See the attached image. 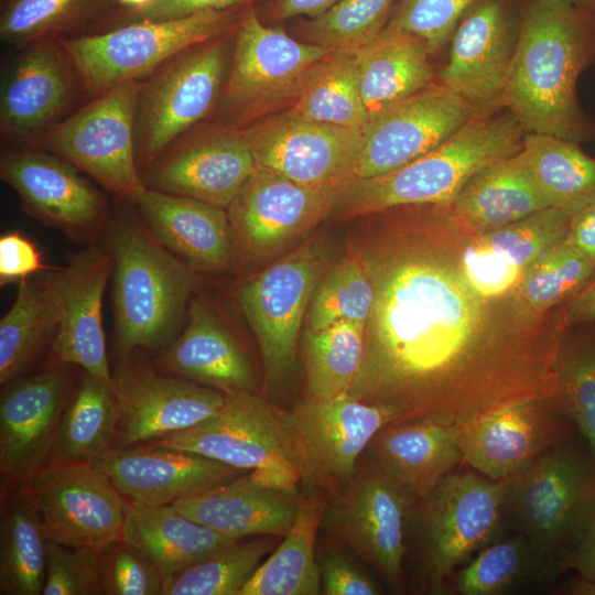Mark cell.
Listing matches in <instances>:
<instances>
[{"instance_id":"cell-1","label":"cell","mask_w":595,"mask_h":595,"mask_svg":"<svg viewBox=\"0 0 595 595\" xmlns=\"http://www.w3.org/2000/svg\"><path fill=\"white\" fill-rule=\"evenodd\" d=\"M368 217L349 246L375 289L350 394L396 421L431 416L458 426L511 402L553 398L570 326L564 303L534 317L517 293L477 294L459 266L462 230L443 205Z\"/></svg>"},{"instance_id":"cell-2","label":"cell","mask_w":595,"mask_h":595,"mask_svg":"<svg viewBox=\"0 0 595 595\" xmlns=\"http://www.w3.org/2000/svg\"><path fill=\"white\" fill-rule=\"evenodd\" d=\"M594 62V11L571 0H523L499 106L527 132L594 141L595 122L583 110L576 89L581 73Z\"/></svg>"},{"instance_id":"cell-3","label":"cell","mask_w":595,"mask_h":595,"mask_svg":"<svg viewBox=\"0 0 595 595\" xmlns=\"http://www.w3.org/2000/svg\"><path fill=\"white\" fill-rule=\"evenodd\" d=\"M526 133L505 108L477 110L461 129L415 160L333 188L329 216L360 218L401 206L447 205L483 169L518 153Z\"/></svg>"},{"instance_id":"cell-4","label":"cell","mask_w":595,"mask_h":595,"mask_svg":"<svg viewBox=\"0 0 595 595\" xmlns=\"http://www.w3.org/2000/svg\"><path fill=\"white\" fill-rule=\"evenodd\" d=\"M507 479L454 470L418 500L404 561L407 591L447 594L455 573L506 529Z\"/></svg>"},{"instance_id":"cell-5","label":"cell","mask_w":595,"mask_h":595,"mask_svg":"<svg viewBox=\"0 0 595 595\" xmlns=\"http://www.w3.org/2000/svg\"><path fill=\"white\" fill-rule=\"evenodd\" d=\"M109 251L117 353L122 358L137 348L162 346L191 301L195 271L136 219L116 224Z\"/></svg>"},{"instance_id":"cell-6","label":"cell","mask_w":595,"mask_h":595,"mask_svg":"<svg viewBox=\"0 0 595 595\" xmlns=\"http://www.w3.org/2000/svg\"><path fill=\"white\" fill-rule=\"evenodd\" d=\"M595 509V454L576 433L508 478L507 522L559 574Z\"/></svg>"},{"instance_id":"cell-7","label":"cell","mask_w":595,"mask_h":595,"mask_svg":"<svg viewBox=\"0 0 595 595\" xmlns=\"http://www.w3.org/2000/svg\"><path fill=\"white\" fill-rule=\"evenodd\" d=\"M244 8L170 20H140L98 32L57 37L90 98L118 85L142 80L180 52L232 32Z\"/></svg>"},{"instance_id":"cell-8","label":"cell","mask_w":595,"mask_h":595,"mask_svg":"<svg viewBox=\"0 0 595 595\" xmlns=\"http://www.w3.org/2000/svg\"><path fill=\"white\" fill-rule=\"evenodd\" d=\"M176 447L246 469L259 480L303 490L304 470L282 410L253 392L226 394L204 421L150 442Z\"/></svg>"},{"instance_id":"cell-9","label":"cell","mask_w":595,"mask_h":595,"mask_svg":"<svg viewBox=\"0 0 595 595\" xmlns=\"http://www.w3.org/2000/svg\"><path fill=\"white\" fill-rule=\"evenodd\" d=\"M416 502L365 452L350 480L327 496L320 531L348 545L391 593L403 594L409 526Z\"/></svg>"},{"instance_id":"cell-10","label":"cell","mask_w":595,"mask_h":595,"mask_svg":"<svg viewBox=\"0 0 595 595\" xmlns=\"http://www.w3.org/2000/svg\"><path fill=\"white\" fill-rule=\"evenodd\" d=\"M235 30L180 52L140 80L136 142L141 172L215 109L229 69Z\"/></svg>"},{"instance_id":"cell-11","label":"cell","mask_w":595,"mask_h":595,"mask_svg":"<svg viewBox=\"0 0 595 595\" xmlns=\"http://www.w3.org/2000/svg\"><path fill=\"white\" fill-rule=\"evenodd\" d=\"M139 82L90 97L33 143L88 174L117 197L137 204L148 187L138 164Z\"/></svg>"},{"instance_id":"cell-12","label":"cell","mask_w":595,"mask_h":595,"mask_svg":"<svg viewBox=\"0 0 595 595\" xmlns=\"http://www.w3.org/2000/svg\"><path fill=\"white\" fill-rule=\"evenodd\" d=\"M332 52L266 25L255 4L244 8L227 77L214 110L223 126L242 127L270 107L294 100L309 71Z\"/></svg>"},{"instance_id":"cell-13","label":"cell","mask_w":595,"mask_h":595,"mask_svg":"<svg viewBox=\"0 0 595 595\" xmlns=\"http://www.w3.org/2000/svg\"><path fill=\"white\" fill-rule=\"evenodd\" d=\"M322 270V255L310 241L237 290L238 302L259 347L269 394L283 390L291 380L302 322Z\"/></svg>"},{"instance_id":"cell-14","label":"cell","mask_w":595,"mask_h":595,"mask_svg":"<svg viewBox=\"0 0 595 595\" xmlns=\"http://www.w3.org/2000/svg\"><path fill=\"white\" fill-rule=\"evenodd\" d=\"M285 416L304 470L303 491L331 496L353 477L374 436L394 414L349 392L323 399L304 398Z\"/></svg>"},{"instance_id":"cell-15","label":"cell","mask_w":595,"mask_h":595,"mask_svg":"<svg viewBox=\"0 0 595 595\" xmlns=\"http://www.w3.org/2000/svg\"><path fill=\"white\" fill-rule=\"evenodd\" d=\"M47 540L100 551L122 538L125 496L94 464L48 465L22 487Z\"/></svg>"},{"instance_id":"cell-16","label":"cell","mask_w":595,"mask_h":595,"mask_svg":"<svg viewBox=\"0 0 595 595\" xmlns=\"http://www.w3.org/2000/svg\"><path fill=\"white\" fill-rule=\"evenodd\" d=\"M164 374L132 353L121 358L112 374L119 412L115 450L191 428L225 403L226 393L217 389Z\"/></svg>"},{"instance_id":"cell-17","label":"cell","mask_w":595,"mask_h":595,"mask_svg":"<svg viewBox=\"0 0 595 595\" xmlns=\"http://www.w3.org/2000/svg\"><path fill=\"white\" fill-rule=\"evenodd\" d=\"M88 97L57 36L20 46L3 76L0 131L6 145L33 143Z\"/></svg>"},{"instance_id":"cell-18","label":"cell","mask_w":595,"mask_h":595,"mask_svg":"<svg viewBox=\"0 0 595 595\" xmlns=\"http://www.w3.org/2000/svg\"><path fill=\"white\" fill-rule=\"evenodd\" d=\"M333 188L259 169L227 208L235 253L257 262L280 252L329 216Z\"/></svg>"},{"instance_id":"cell-19","label":"cell","mask_w":595,"mask_h":595,"mask_svg":"<svg viewBox=\"0 0 595 595\" xmlns=\"http://www.w3.org/2000/svg\"><path fill=\"white\" fill-rule=\"evenodd\" d=\"M477 110L441 83H432L392 104L369 119L348 181L385 174L428 153Z\"/></svg>"},{"instance_id":"cell-20","label":"cell","mask_w":595,"mask_h":595,"mask_svg":"<svg viewBox=\"0 0 595 595\" xmlns=\"http://www.w3.org/2000/svg\"><path fill=\"white\" fill-rule=\"evenodd\" d=\"M73 385L72 366L60 364L4 385L0 398L2 491L22 487L48 466Z\"/></svg>"},{"instance_id":"cell-21","label":"cell","mask_w":595,"mask_h":595,"mask_svg":"<svg viewBox=\"0 0 595 595\" xmlns=\"http://www.w3.org/2000/svg\"><path fill=\"white\" fill-rule=\"evenodd\" d=\"M241 131L257 167L318 188H335L347 182L364 143V129L311 121L288 112Z\"/></svg>"},{"instance_id":"cell-22","label":"cell","mask_w":595,"mask_h":595,"mask_svg":"<svg viewBox=\"0 0 595 595\" xmlns=\"http://www.w3.org/2000/svg\"><path fill=\"white\" fill-rule=\"evenodd\" d=\"M79 172L34 144L1 151V180L14 190L22 209L69 237L89 240L101 226L106 203Z\"/></svg>"},{"instance_id":"cell-23","label":"cell","mask_w":595,"mask_h":595,"mask_svg":"<svg viewBox=\"0 0 595 595\" xmlns=\"http://www.w3.org/2000/svg\"><path fill=\"white\" fill-rule=\"evenodd\" d=\"M255 170L241 129L221 125L182 134L141 173L150 190L227 209Z\"/></svg>"},{"instance_id":"cell-24","label":"cell","mask_w":595,"mask_h":595,"mask_svg":"<svg viewBox=\"0 0 595 595\" xmlns=\"http://www.w3.org/2000/svg\"><path fill=\"white\" fill-rule=\"evenodd\" d=\"M576 433L549 399L511 402L462 428L463 464L490 479H507Z\"/></svg>"},{"instance_id":"cell-25","label":"cell","mask_w":595,"mask_h":595,"mask_svg":"<svg viewBox=\"0 0 595 595\" xmlns=\"http://www.w3.org/2000/svg\"><path fill=\"white\" fill-rule=\"evenodd\" d=\"M112 268L110 251L90 245L73 255L66 266L43 273L60 315L51 344L52 364L78 366L110 385L101 310Z\"/></svg>"},{"instance_id":"cell-26","label":"cell","mask_w":595,"mask_h":595,"mask_svg":"<svg viewBox=\"0 0 595 595\" xmlns=\"http://www.w3.org/2000/svg\"><path fill=\"white\" fill-rule=\"evenodd\" d=\"M519 34L507 0H478L463 14L451 37L440 83L478 110L500 107Z\"/></svg>"},{"instance_id":"cell-27","label":"cell","mask_w":595,"mask_h":595,"mask_svg":"<svg viewBox=\"0 0 595 595\" xmlns=\"http://www.w3.org/2000/svg\"><path fill=\"white\" fill-rule=\"evenodd\" d=\"M574 213L548 207L477 236L463 232L458 257L467 282L487 300L513 295L526 271L567 237Z\"/></svg>"},{"instance_id":"cell-28","label":"cell","mask_w":595,"mask_h":595,"mask_svg":"<svg viewBox=\"0 0 595 595\" xmlns=\"http://www.w3.org/2000/svg\"><path fill=\"white\" fill-rule=\"evenodd\" d=\"M94 465L129 501L149 507L173 505L249 473L194 452L151 444L115 450Z\"/></svg>"},{"instance_id":"cell-29","label":"cell","mask_w":595,"mask_h":595,"mask_svg":"<svg viewBox=\"0 0 595 595\" xmlns=\"http://www.w3.org/2000/svg\"><path fill=\"white\" fill-rule=\"evenodd\" d=\"M154 366L226 394L257 393L259 379L249 354L203 295L191 299L184 332Z\"/></svg>"},{"instance_id":"cell-30","label":"cell","mask_w":595,"mask_h":595,"mask_svg":"<svg viewBox=\"0 0 595 595\" xmlns=\"http://www.w3.org/2000/svg\"><path fill=\"white\" fill-rule=\"evenodd\" d=\"M462 428L431 416L392 421L366 453L420 500L463 463Z\"/></svg>"},{"instance_id":"cell-31","label":"cell","mask_w":595,"mask_h":595,"mask_svg":"<svg viewBox=\"0 0 595 595\" xmlns=\"http://www.w3.org/2000/svg\"><path fill=\"white\" fill-rule=\"evenodd\" d=\"M303 490L273 486L251 472L173 506L231 539L271 536L283 538L291 529Z\"/></svg>"},{"instance_id":"cell-32","label":"cell","mask_w":595,"mask_h":595,"mask_svg":"<svg viewBox=\"0 0 595 595\" xmlns=\"http://www.w3.org/2000/svg\"><path fill=\"white\" fill-rule=\"evenodd\" d=\"M137 205L155 238L194 271L220 272L232 264L236 253L224 208L150 188Z\"/></svg>"},{"instance_id":"cell-33","label":"cell","mask_w":595,"mask_h":595,"mask_svg":"<svg viewBox=\"0 0 595 595\" xmlns=\"http://www.w3.org/2000/svg\"><path fill=\"white\" fill-rule=\"evenodd\" d=\"M444 207L458 229L477 236L549 206L534 184L520 150L478 172Z\"/></svg>"},{"instance_id":"cell-34","label":"cell","mask_w":595,"mask_h":595,"mask_svg":"<svg viewBox=\"0 0 595 595\" xmlns=\"http://www.w3.org/2000/svg\"><path fill=\"white\" fill-rule=\"evenodd\" d=\"M122 539L149 559L163 578L237 540L195 521L173 505L149 507L128 500Z\"/></svg>"},{"instance_id":"cell-35","label":"cell","mask_w":595,"mask_h":595,"mask_svg":"<svg viewBox=\"0 0 595 595\" xmlns=\"http://www.w3.org/2000/svg\"><path fill=\"white\" fill-rule=\"evenodd\" d=\"M426 43L387 25L355 53L359 88L369 119L433 83Z\"/></svg>"},{"instance_id":"cell-36","label":"cell","mask_w":595,"mask_h":595,"mask_svg":"<svg viewBox=\"0 0 595 595\" xmlns=\"http://www.w3.org/2000/svg\"><path fill=\"white\" fill-rule=\"evenodd\" d=\"M118 418L112 385L84 371L64 407L48 465L102 459L116 448Z\"/></svg>"},{"instance_id":"cell-37","label":"cell","mask_w":595,"mask_h":595,"mask_svg":"<svg viewBox=\"0 0 595 595\" xmlns=\"http://www.w3.org/2000/svg\"><path fill=\"white\" fill-rule=\"evenodd\" d=\"M327 495L303 491L289 532L260 564L239 595H318L315 545Z\"/></svg>"},{"instance_id":"cell-38","label":"cell","mask_w":595,"mask_h":595,"mask_svg":"<svg viewBox=\"0 0 595 595\" xmlns=\"http://www.w3.org/2000/svg\"><path fill=\"white\" fill-rule=\"evenodd\" d=\"M4 494L0 521V594L42 595L47 538L41 517L24 489H8Z\"/></svg>"},{"instance_id":"cell-39","label":"cell","mask_w":595,"mask_h":595,"mask_svg":"<svg viewBox=\"0 0 595 595\" xmlns=\"http://www.w3.org/2000/svg\"><path fill=\"white\" fill-rule=\"evenodd\" d=\"M581 143L527 132L521 154L549 207L576 212L595 201V159Z\"/></svg>"},{"instance_id":"cell-40","label":"cell","mask_w":595,"mask_h":595,"mask_svg":"<svg viewBox=\"0 0 595 595\" xmlns=\"http://www.w3.org/2000/svg\"><path fill=\"white\" fill-rule=\"evenodd\" d=\"M58 306L44 274L19 283L15 300L0 321V383L15 379L53 342Z\"/></svg>"},{"instance_id":"cell-41","label":"cell","mask_w":595,"mask_h":595,"mask_svg":"<svg viewBox=\"0 0 595 595\" xmlns=\"http://www.w3.org/2000/svg\"><path fill=\"white\" fill-rule=\"evenodd\" d=\"M118 4L115 0H3L0 36L20 47L48 36L102 31Z\"/></svg>"},{"instance_id":"cell-42","label":"cell","mask_w":595,"mask_h":595,"mask_svg":"<svg viewBox=\"0 0 595 595\" xmlns=\"http://www.w3.org/2000/svg\"><path fill=\"white\" fill-rule=\"evenodd\" d=\"M558 573L521 533L498 539L479 551L453 576L447 594L502 595Z\"/></svg>"},{"instance_id":"cell-43","label":"cell","mask_w":595,"mask_h":595,"mask_svg":"<svg viewBox=\"0 0 595 595\" xmlns=\"http://www.w3.org/2000/svg\"><path fill=\"white\" fill-rule=\"evenodd\" d=\"M286 112L311 121L365 129L369 116L360 94L355 54L332 52L317 62Z\"/></svg>"},{"instance_id":"cell-44","label":"cell","mask_w":595,"mask_h":595,"mask_svg":"<svg viewBox=\"0 0 595 595\" xmlns=\"http://www.w3.org/2000/svg\"><path fill=\"white\" fill-rule=\"evenodd\" d=\"M365 325L339 322L306 329L303 366L306 397L323 399L349 392L364 357Z\"/></svg>"},{"instance_id":"cell-45","label":"cell","mask_w":595,"mask_h":595,"mask_svg":"<svg viewBox=\"0 0 595 595\" xmlns=\"http://www.w3.org/2000/svg\"><path fill=\"white\" fill-rule=\"evenodd\" d=\"M551 401L595 454V321L569 326L558 356Z\"/></svg>"},{"instance_id":"cell-46","label":"cell","mask_w":595,"mask_h":595,"mask_svg":"<svg viewBox=\"0 0 595 595\" xmlns=\"http://www.w3.org/2000/svg\"><path fill=\"white\" fill-rule=\"evenodd\" d=\"M278 537L235 540L205 560L163 578L162 595H239L278 545Z\"/></svg>"},{"instance_id":"cell-47","label":"cell","mask_w":595,"mask_h":595,"mask_svg":"<svg viewBox=\"0 0 595 595\" xmlns=\"http://www.w3.org/2000/svg\"><path fill=\"white\" fill-rule=\"evenodd\" d=\"M593 281L595 269L565 238L526 271L517 299L529 314L543 317Z\"/></svg>"},{"instance_id":"cell-48","label":"cell","mask_w":595,"mask_h":595,"mask_svg":"<svg viewBox=\"0 0 595 595\" xmlns=\"http://www.w3.org/2000/svg\"><path fill=\"white\" fill-rule=\"evenodd\" d=\"M375 289L361 257L348 253L322 278L310 303L307 329L317 331L339 322L366 325Z\"/></svg>"},{"instance_id":"cell-49","label":"cell","mask_w":595,"mask_h":595,"mask_svg":"<svg viewBox=\"0 0 595 595\" xmlns=\"http://www.w3.org/2000/svg\"><path fill=\"white\" fill-rule=\"evenodd\" d=\"M396 0H339L303 24L309 42L331 52L356 53L388 24Z\"/></svg>"},{"instance_id":"cell-50","label":"cell","mask_w":595,"mask_h":595,"mask_svg":"<svg viewBox=\"0 0 595 595\" xmlns=\"http://www.w3.org/2000/svg\"><path fill=\"white\" fill-rule=\"evenodd\" d=\"M99 581L102 595H159L163 576L139 550L116 540L99 551Z\"/></svg>"},{"instance_id":"cell-51","label":"cell","mask_w":595,"mask_h":595,"mask_svg":"<svg viewBox=\"0 0 595 595\" xmlns=\"http://www.w3.org/2000/svg\"><path fill=\"white\" fill-rule=\"evenodd\" d=\"M321 594L380 595L385 588L366 563L344 542L322 531L315 545Z\"/></svg>"},{"instance_id":"cell-52","label":"cell","mask_w":595,"mask_h":595,"mask_svg":"<svg viewBox=\"0 0 595 595\" xmlns=\"http://www.w3.org/2000/svg\"><path fill=\"white\" fill-rule=\"evenodd\" d=\"M478 0H400L387 25L421 37L431 54L451 40L467 9Z\"/></svg>"},{"instance_id":"cell-53","label":"cell","mask_w":595,"mask_h":595,"mask_svg":"<svg viewBox=\"0 0 595 595\" xmlns=\"http://www.w3.org/2000/svg\"><path fill=\"white\" fill-rule=\"evenodd\" d=\"M98 560V550L47 540L42 595H102Z\"/></svg>"},{"instance_id":"cell-54","label":"cell","mask_w":595,"mask_h":595,"mask_svg":"<svg viewBox=\"0 0 595 595\" xmlns=\"http://www.w3.org/2000/svg\"><path fill=\"white\" fill-rule=\"evenodd\" d=\"M258 1L260 0H152L137 9L117 8L107 29L140 20H170L206 11L241 8Z\"/></svg>"},{"instance_id":"cell-55","label":"cell","mask_w":595,"mask_h":595,"mask_svg":"<svg viewBox=\"0 0 595 595\" xmlns=\"http://www.w3.org/2000/svg\"><path fill=\"white\" fill-rule=\"evenodd\" d=\"M45 268L42 253L24 235L11 231L0 237V284L20 283Z\"/></svg>"},{"instance_id":"cell-56","label":"cell","mask_w":595,"mask_h":595,"mask_svg":"<svg viewBox=\"0 0 595 595\" xmlns=\"http://www.w3.org/2000/svg\"><path fill=\"white\" fill-rule=\"evenodd\" d=\"M566 240L595 269V201L573 214Z\"/></svg>"},{"instance_id":"cell-57","label":"cell","mask_w":595,"mask_h":595,"mask_svg":"<svg viewBox=\"0 0 595 595\" xmlns=\"http://www.w3.org/2000/svg\"><path fill=\"white\" fill-rule=\"evenodd\" d=\"M339 0H269L268 17L274 21L289 20L300 15L316 18Z\"/></svg>"},{"instance_id":"cell-58","label":"cell","mask_w":595,"mask_h":595,"mask_svg":"<svg viewBox=\"0 0 595 595\" xmlns=\"http://www.w3.org/2000/svg\"><path fill=\"white\" fill-rule=\"evenodd\" d=\"M567 570H575L578 575L595 581V509L576 548L567 560Z\"/></svg>"},{"instance_id":"cell-59","label":"cell","mask_w":595,"mask_h":595,"mask_svg":"<svg viewBox=\"0 0 595 595\" xmlns=\"http://www.w3.org/2000/svg\"><path fill=\"white\" fill-rule=\"evenodd\" d=\"M564 304L566 320L570 325L595 321V281Z\"/></svg>"},{"instance_id":"cell-60","label":"cell","mask_w":595,"mask_h":595,"mask_svg":"<svg viewBox=\"0 0 595 595\" xmlns=\"http://www.w3.org/2000/svg\"><path fill=\"white\" fill-rule=\"evenodd\" d=\"M559 594L567 595H595V581L583 576L571 578L558 588Z\"/></svg>"},{"instance_id":"cell-61","label":"cell","mask_w":595,"mask_h":595,"mask_svg":"<svg viewBox=\"0 0 595 595\" xmlns=\"http://www.w3.org/2000/svg\"><path fill=\"white\" fill-rule=\"evenodd\" d=\"M119 8L137 9L148 4L152 0H115Z\"/></svg>"},{"instance_id":"cell-62","label":"cell","mask_w":595,"mask_h":595,"mask_svg":"<svg viewBox=\"0 0 595 595\" xmlns=\"http://www.w3.org/2000/svg\"><path fill=\"white\" fill-rule=\"evenodd\" d=\"M575 4L595 12V0H571Z\"/></svg>"},{"instance_id":"cell-63","label":"cell","mask_w":595,"mask_h":595,"mask_svg":"<svg viewBox=\"0 0 595 595\" xmlns=\"http://www.w3.org/2000/svg\"><path fill=\"white\" fill-rule=\"evenodd\" d=\"M3 1V0H2Z\"/></svg>"}]
</instances>
